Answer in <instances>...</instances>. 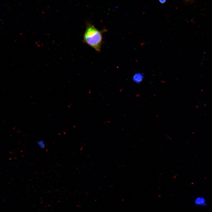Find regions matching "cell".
Returning <instances> with one entry per match:
<instances>
[{"label": "cell", "mask_w": 212, "mask_h": 212, "mask_svg": "<svg viewBox=\"0 0 212 212\" xmlns=\"http://www.w3.org/2000/svg\"><path fill=\"white\" fill-rule=\"evenodd\" d=\"M143 78V75L142 73H137L133 75L132 80L135 82L139 83L142 82Z\"/></svg>", "instance_id": "obj_3"}, {"label": "cell", "mask_w": 212, "mask_h": 212, "mask_svg": "<svg viewBox=\"0 0 212 212\" xmlns=\"http://www.w3.org/2000/svg\"><path fill=\"white\" fill-rule=\"evenodd\" d=\"M38 143L40 147L43 148L44 147V143L43 140H40L38 141Z\"/></svg>", "instance_id": "obj_4"}, {"label": "cell", "mask_w": 212, "mask_h": 212, "mask_svg": "<svg viewBox=\"0 0 212 212\" xmlns=\"http://www.w3.org/2000/svg\"><path fill=\"white\" fill-rule=\"evenodd\" d=\"M106 31L105 29L98 30L92 24L87 22L83 41L96 51L100 52L102 43V34Z\"/></svg>", "instance_id": "obj_1"}, {"label": "cell", "mask_w": 212, "mask_h": 212, "mask_svg": "<svg viewBox=\"0 0 212 212\" xmlns=\"http://www.w3.org/2000/svg\"><path fill=\"white\" fill-rule=\"evenodd\" d=\"M166 0H159L160 2L162 4L164 3L165 2Z\"/></svg>", "instance_id": "obj_5"}, {"label": "cell", "mask_w": 212, "mask_h": 212, "mask_svg": "<svg viewBox=\"0 0 212 212\" xmlns=\"http://www.w3.org/2000/svg\"></svg>", "instance_id": "obj_6"}, {"label": "cell", "mask_w": 212, "mask_h": 212, "mask_svg": "<svg viewBox=\"0 0 212 212\" xmlns=\"http://www.w3.org/2000/svg\"><path fill=\"white\" fill-rule=\"evenodd\" d=\"M194 204L198 206L205 207L207 205L206 198L202 196H199L196 197L194 199Z\"/></svg>", "instance_id": "obj_2"}]
</instances>
